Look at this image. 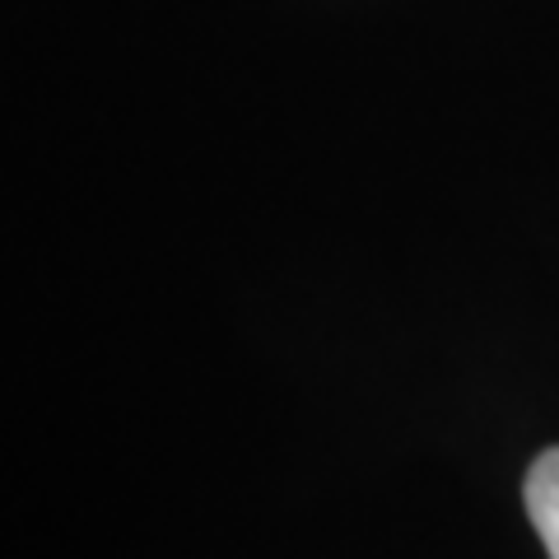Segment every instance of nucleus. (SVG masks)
<instances>
[{"label":"nucleus","instance_id":"obj_1","mask_svg":"<svg viewBox=\"0 0 559 559\" xmlns=\"http://www.w3.org/2000/svg\"><path fill=\"white\" fill-rule=\"evenodd\" d=\"M527 513L540 546L559 559V448H546L527 471Z\"/></svg>","mask_w":559,"mask_h":559}]
</instances>
